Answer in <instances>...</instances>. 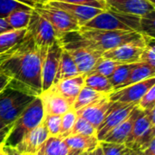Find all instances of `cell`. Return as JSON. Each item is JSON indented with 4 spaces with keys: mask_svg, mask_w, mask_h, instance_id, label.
<instances>
[{
    "mask_svg": "<svg viewBox=\"0 0 155 155\" xmlns=\"http://www.w3.org/2000/svg\"><path fill=\"white\" fill-rule=\"evenodd\" d=\"M47 50L38 49L28 33L10 50L0 54V73L10 79L7 86L37 97L42 93V63Z\"/></svg>",
    "mask_w": 155,
    "mask_h": 155,
    "instance_id": "1",
    "label": "cell"
},
{
    "mask_svg": "<svg viewBox=\"0 0 155 155\" xmlns=\"http://www.w3.org/2000/svg\"><path fill=\"white\" fill-rule=\"evenodd\" d=\"M44 119V109L39 96L35 97L13 123L4 146L15 147L21 139L38 126Z\"/></svg>",
    "mask_w": 155,
    "mask_h": 155,
    "instance_id": "2",
    "label": "cell"
},
{
    "mask_svg": "<svg viewBox=\"0 0 155 155\" xmlns=\"http://www.w3.org/2000/svg\"><path fill=\"white\" fill-rule=\"evenodd\" d=\"M140 18L141 16L106 8L87 22L83 27L87 29L123 30L140 33Z\"/></svg>",
    "mask_w": 155,
    "mask_h": 155,
    "instance_id": "3",
    "label": "cell"
},
{
    "mask_svg": "<svg viewBox=\"0 0 155 155\" xmlns=\"http://www.w3.org/2000/svg\"><path fill=\"white\" fill-rule=\"evenodd\" d=\"M33 9L50 23L58 38L66 33L79 31L80 29V25L74 17L48 3L37 2L33 6Z\"/></svg>",
    "mask_w": 155,
    "mask_h": 155,
    "instance_id": "4",
    "label": "cell"
},
{
    "mask_svg": "<svg viewBox=\"0 0 155 155\" xmlns=\"http://www.w3.org/2000/svg\"><path fill=\"white\" fill-rule=\"evenodd\" d=\"M153 139H155V125L151 124L143 112L135 121L133 130L124 144L129 149L143 152Z\"/></svg>",
    "mask_w": 155,
    "mask_h": 155,
    "instance_id": "5",
    "label": "cell"
},
{
    "mask_svg": "<svg viewBox=\"0 0 155 155\" xmlns=\"http://www.w3.org/2000/svg\"><path fill=\"white\" fill-rule=\"evenodd\" d=\"M27 31L31 35L35 46L41 50H47V48L58 39L57 35L50 23L34 9L31 13Z\"/></svg>",
    "mask_w": 155,
    "mask_h": 155,
    "instance_id": "6",
    "label": "cell"
},
{
    "mask_svg": "<svg viewBox=\"0 0 155 155\" xmlns=\"http://www.w3.org/2000/svg\"><path fill=\"white\" fill-rule=\"evenodd\" d=\"M137 104H138L136 103L123 104L113 102L103 123L96 129L97 139L101 142L109 132H111L114 128H115L119 124H121L129 116L131 112L135 106H137Z\"/></svg>",
    "mask_w": 155,
    "mask_h": 155,
    "instance_id": "7",
    "label": "cell"
},
{
    "mask_svg": "<svg viewBox=\"0 0 155 155\" xmlns=\"http://www.w3.org/2000/svg\"><path fill=\"white\" fill-rule=\"evenodd\" d=\"M61 45L63 48L70 54L81 74H87L90 73L98 59L102 57V54L84 45L67 42L61 43Z\"/></svg>",
    "mask_w": 155,
    "mask_h": 155,
    "instance_id": "8",
    "label": "cell"
},
{
    "mask_svg": "<svg viewBox=\"0 0 155 155\" xmlns=\"http://www.w3.org/2000/svg\"><path fill=\"white\" fill-rule=\"evenodd\" d=\"M63 49L58 39L47 48L42 63V92L48 90L54 83Z\"/></svg>",
    "mask_w": 155,
    "mask_h": 155,
    "instance_id": "9",
    "label": "cell"
},
{
    "mask_svg": "<svg viewBox=\"0 0 155 155\" xmlns=\"http://www.w3.org/2000/svg\"><path fill=\"white\" fill-rule=\"evenodd\" d=\"M154 85L155 77H151L149 79L125 86L124 88L114 90L109 94V99L112 102H118L123 104H138L144 94Z\"/></svg>",
    "mask_w": 155,
    "mask_h": 155,
    "instance_id": "10",
    "label": "cell"
},
{
    "mask_svg": "<svg viewBox=\"0 0 155 155\" xmlns=\"http://www.w3.org/2000/svg\"><path fill=\"white\" fill-rule=\"evenodd\" d=\"M49 137L48 131L46 129L44 119L42 123L36 126L32 131L28 132L21 141L15 145V148L18 152L25 154L35 155L42 144Z\"/></svg>",
    "mask_w": 155,
    "mask_h": 155,
    "instance_id": "11",
    "label": "cell"
},
{
    "mask_svg": "<svg viewBox=\"0 0 155 155\" xmlns=\"http://www.w3.org/2000/svg\"><path fill=\"white\" fill-rule=\"evenodd\" d=\"M144 45L145 44H125L104 52L102 56L121 64L139 63Z\"/></svg>",
    "mask_w": 155,
    "mask_h": 155,
    "instance_id": "12",
    "label": "cell"
},
{
    "mask_svg": "<svg viewBox=\"0 0 155 155\" xmlns=\"http://www.w3.org/2000/svg\"><path fill=\"white\" fill-rule=\"evenodd\" d=\"M46 3L59 9H62L67 14H69L72 17H74L77 21L78 25H80V28L83 27L87 22L93 19L94 16H96L97 15H99L101 12L104 11L103 9H99V8H95L92 6L64 3V2H59L55 0H51Z\"/></svg>",
    "mask_w": 155,
    "mask_h": 155,
    "instance_id": "13",
    "label": "cell"
},
{
    "mask_svg": "<svg viewBox=\"0 0 155 155\" xmlns=\"http://www.w3.org/2000/svg\"><path fill=\"white\" fill-rule=\"evenodd\" d=\"M107 8L124 13L143 16L155 10V5L147 0H104Z\"/></svg>",
    "mask_w": 155,
    "mask_h": 155,
    "instance_id": "14",
    "label": "cell"
},
{
    "mask_svg": "<svg viewBox=\"0 0 155 155\" xmlns=\"http://www.w3.org/2000/svg\"><path fill=\"white\" fill-rule=\"evenodd\" d=\"M112 103L113 102L109 99L108 94L104 98L76 111L75 114L77 116L83 117L84 119L88 121L97 129L106 116Z\"/></svg>",
    "mask_w": 155,
    "mask_h": 155,
    "instance_id": "15",
    "label": "cell"
},
{
    "mask_svg": "<svg viewBox=\"0 0 155 155\" xmlns=\"http://www.w3.org/2000/svg\"><path fill=\"white\" fill-rule=\"evenodd\" d=\"M143 114V111L137 105L131 112L129 116L124 120L121 124H119L115 128H114L111 132H109L102 140L106 143H114L124 144L129 134H131L133 127L134 125L135 121Z\"/></svg>",
    "mask_w": 155,
    "mask_h": 155,
    "instance_id": "16",
    "label": "cell"
},
{
    "mask_svg": "<svg viewBox=\"0 0 155 155\" xmlns=\"http://www.w3.org/2000/svg\"><path fill=\"white\" fill-rule=\"evenodd\" d=\"M84 79L85 74H80L72 78L64 79L54 84L49 89L64 98L72 106L80 91L84 86Z\"/></svg>",
    "mask_w": 155,
    "mask_h": 155,
    "instance_id": "17",
    "label": "cell"
},
{
    "mask_svg": "<svg viewBox=\"0 0 155 155\" xmlns=\"http://www.w3.org/2000/svg\"><path fill=\"white\" fill-rule=\"evenodd\" d=\"M39 98L41 99L44 115H60L62 116L66 112L72 109L71 104L59 94L52 92L50 89L44 91L40 94Z\"/></svg>",
    "mask_w": 155,
    "mask_h": 155,
    "instance_id": "18",
    "label": "cell"
},
{
    "mask_svg": "<svg viewBox=\"0 0 155 155\" xmlns=\"http://www.w3.org/2000/svg\"><path fill=\"white\" fill-rule=\"evenodd\" d=\"M65 143L71 151L79 155H85L94 152L100 143L96 136L70 135L64 139Z\"/></svg>",
    "mask_w": 155,
    "mask_h": 155,
    "instance_id": "19",
    "label": "cell"
},
{
    "mask_svg": "<svg viewBox=\"0 0 155 155\" xmlns=\"http://www.w3.org/2000/svg\"><path fill=\"white\" fill-rule=\"evenodd\" d=\"M80 74H81L79 73L78 69L76 67V64L74 62L70 54L65 49H63L59 65H58L57 72H56L53 84L61 80L72 78V77H74V76H77Z\"/></svg>",
    "mask_w": 155,
    "mask_h": 155,
    "instance_id": "20",
    "label": "cell"
},
{
    "mask_svg": "<svg viewBox=\"0 0 155 155\" xmlns=\"http://www.w3.org/2000/svg\"><path fill=\"white\" fill-rule=\"evenodd\" d=\"M70 148L64 142V139L49 136L42 144L35 155H68Z\"/></svg>",
    "mask_w": 155,
    "mask_h": 155,
    "instance_id": "21",
    "label": "cell"
},
{
    "mask_svg": "<svg viewBox=\"0 0 155 155\" xmlns=\"http://www.w3.org/2000/svg\"><path fill=\"white\" fill-rule=\"evenodd\" d=\"M151 77H155V68L150 66L145 63H142V62L136 63L134 68L132 69V71L130 72V74L126 79V81L118 89L142 82Z\"/></svg>",
    "mask_w": 155,
    "mask_h": 155,
    "instance_id": "22",
    "label": "cell"
},
{
    "mask_svg": "<svg viewBox=\"0 0 155 155\" xmlns=\"http://www.w3.org/2000/svg\"><path fill=\"white\" fill-rule=\"evenodd\" d=\"M30 97L34 96L25 94L15 89L6 86L2 92H0V115L9 110L12 106Z\"/></svg>",
    "mask_w": 155,
    "mask_h": 155,
    "instance_id": "23",
    "label": "cell"
},
{
    "mask_svg": "<svg viewBox=\"0 0 155 155\" xmlns=\"http://www.w3.org/2000/svg\"><path fill=\"white\" fill-rule=\"evenodd\" d=\"M106 95H108V94L97 92V91L84 85L82 88V90L80 91L79 94L77 95L74 103L73 104L72 110L76 112V111H78V110H80V109H82V108L104 98Z\"/></svg>",
    "mask_w": 155,
    "mask_h": 155,
    "instance_id": "24",
    "label": "cell"
},
{
    "mask_svg": "<svg viewBox=\"0 0 155 155\" xmlns=\"http://www.w3.org/2000/svg\"><path fill=\"white\" fill-rule=\"evenodd\" d=\"M27 33L25 29H11L0 34V54L5 53L18 44Z\"/></svg>",
    "mask_w": 155,
    "mask_h": 155,
    "instance_id": "25",
    "label": "cell"
},
{
    "mask_svg": "<svg viewBox=\"0 0 155 155\" xmlns=\"http://www.w3.org/2000/svg\"><path fill=\"white\" fill-rule=\"evenodd\" d=\"M84 85L105 94H110L114 91V87L111 84L109 79L98 74H85Z\"/></svg>",
    "mask_w": 155,
    "mask_h": 155,
    "instance_id": "26",
    "label": "cell"
},
{
    "mask_svg": "<svg viewBox=\"0 0 155 155\" xmlns=\"http://www.w3.org/2000/svg\"><path fill=\"white\" fill-rule=\"evenodd\" d=\"M33 9H20L12 12L5 20L11 29H25L27 28Z\"/></svg>",
    "mask_w": 155,
    "mask_h": 155,
    "instance_id": "27",
    "label": "cell"
},
{
    "mask_svg": "<svg viewBox=\"0 0 155 155\" xmlns=\"http://www.w3.org/2000/svg\"><path fill=\"white\" fill-rule=\"evenodd\" d=\"M136 63L134 64H122L116 67L111 76L108 78L111 84L114 87V90L118 89L128 78L130 72L134 68Z\"/></svg>",
    "mask_w": 155,
    "mask_h": 155,
    "instance_id": "28",
    "label": "cell"
},
{
    "mask_svg": "<svg viewBox=\"0 0 155 155\" xmlns=\"http://www.w3.org/2000/svg\"><path fill=\"white\" fill-rule=\"evenodd\" d=\"M35 97H30L25 101H22L15 105L12 106L9 110L5 112L0 115V121H2L5 125H8L12 123H14L23 113V111L26 108V106L35 99Z\"/></svg>",
    "mask_w": 155,
    "mask_h": 155,
    "instance_id": "29",
    "label": "cell"
},
{
    "mask_svg": "<svg viewBox=\"0 0 155 155\" xmlns=\"http://www.w3.org/2000/svg\"><path fill=\"white\" fill-rule=\"evenodd\" d=\"M120 64H122L102 56L98 59L93 70L88 74H98L109 78L111 74L114 73V71L116 69V67Z\"/></svg>",
    "mask_w": 155,
    "mask_h": 155,
    "instance_id": "30",
    "label": "cell"
},
{
    "mask_svg": "<svg viewBox=\"0 0 155 155\" xmlns=\"http://www.w3.org/2000/svg\"><path fill=\"white\" fill-rule=\"evenodd\" d=\"M70 135L96 136V128L83 117L77 116Z\"/></svg>",
    "mask_w": 155,
    "mask_h": 155,
    "instance_id": "31",
    "label": "cell"
},
{
    "mask_svg": "<svg viewBox=\"0 0 155 155\" xmlns=\"http://www.w3.org/2000/svg\"><path fill=\"white\" fill-rule=\"evenodd\" d=\"M76 118L77 115L75 112L72 109L61 116V127H60V134L58 135L59 138L65 139L71 134Z\"/></svg>",
    "mask_w": 155,
    "mask_h": 155,
    "instance_id": "32",
    "label": "cell"
},
{
    "mask_svg": "<svg viewBox=\"0 0 155 155\" xmlns=\"http://www.w3.org/2000/svg\"><path fill=\"white\" fill-rule=\"evenodd\" d=\"M145 40V45L143 49L140 62L145 63L150 66L155 68V38L143 35Z\"/></svg>",
    "mask_w": 155,
    "mask_h": 155,
    "instance_id": "33",
    "label": "cell"
},
{
    "mask_svg": "<svg viewBox=\"0 0 155 155\" xmlns=\"http://www.w3.org/2000/svg\"><path fill=\"white\" fill-rule=\"evenodd\" d=\"M20 9H33L32 6L17 0H0V18H5L12 12Z\"/></svg>",
    "mask_w": 155,
    "mask_h": 155,
    "instance_id": "34",
    "label": "cell"
},
{
    "mask_svg": "<svg viewBox=\"0 0 155 155\" xmlns=\"http://www.w3.org/2000/svg\"><path fill=\"white\" fill-rule=\"evenodd\" d=\"M140 33L143 35L155 38V10L141 16Z\"/></svg>",
    "mask_w": 155,
    "mask_h": 155,
    "instance_id": "35",
    "label": "cell"
},
{
    "mask_svg": "<svg viewBox=\"0 0 155 155\" xmlns=\"http://www.w3.org/2000/svg\"><path fill=\"white\" fill-rule=\"evenodd\" d=\"M44 122L48 131L49 136L58 137L61 127V116L60 115H44Z\"/></svg>",
    "mask_w": 155,
    "mask_h": 155,
    "instance_id": "36",
    "label": "cell"
},
{
    "mask_svg": "<svg viewBox=\"0 0 155 155\" xmlns=\"http://www.w3.org/2000/svg\"><path fill=\"white\" fill-rule=\"evenodd\" d=\"M104 155H124L127 147L124 144L106 143L101 141L99 143Z\"/></svg>",
    "mask_w": 155,
    "mask_h": 155,
    "instance_id": "37",
    "label": "cell"
},
{
    "mask_svg": "<svg viewBox=\"0 0 155 155\" xmlns=\"http://www.w3.org/2000/svg\"><path fill=\"white\" fill-rule=\"evenodd\" d=\"M137 105L143 111H148L155 108V85L144 94Z\"/></svg>",
    "mask_w": 155,
    "mask_h": 155,
    "instance_id": "38",
    "label": "cell"
},
{
    "mask_svg": "<svg viewBox=\"0 0 155 155\" xmlns=\"http://www.w3.org/2000/svg\"><path fill=\"white\" fill-rule=\"evenodd\" d=\"M55 1L74 4V5H85V6H92V7L103 9V10H105L107 8L106 5L104 3L100 2L98 0H55Z\"/></svg>",
    "mask_w": 155,
    "mask_h": 155,
    "instance_id": "39",
    "label": "cell"
},
{
    "mask_svg": "<svg viewBox=\"0 0 155 155\" xmlns=\"http://www.w3.org/2000/svg\"><path fill=\"white\" fill-rule=\"evenodd\" d=\"M12 125H13V123L8 124V125H6V126H5L3 129L0 130V147L5 145V142L6 137H7V135H8L10 130H11Z\"/></svg>",
    "mask_w": 155,
    "mask_h": 155,
    "instance_id": "40",
    "label": "cell"
},
{
    "mask_svg": "<svg viewBox=\"0 0 155 155\" xmlns=\"http://www.w3.org/2000/svg\"><path fill=\"white\" fill-rule=\"evenodd\" d=\"M3 150L5 151V153L6 155H29L22 153L20 152H18L16 150L15 147H9V146H3Z\"/></svg>",
    "mask_w": 155,
    "mask_h": 155,
    "instance_id": "41",
    "label": "cell"
},
{
    "mask_svg": "<svg viewBox=\"0 0 155 155\" xmlns=\"http://www.w3.org/2000/svg\"><path fill=\"white\" fill-rule=\"evenodd\" d=\"M9 82H10V79L5 74H3L2 73H0V92H2L8 85Z\"/></svg>",
    "mask_w": 155,
    "mask_h": 155,
    "instance_id": "42",
    "label": "cell"
},
{
    "mask_svg": "<svg viewBox=\"0 0 155 155\" xmlns=\"http://www.w3.org/2000/svg\"><path fill=\"white\" fill-rule=\"evenodd\" d=\"M143 153L144 155H155V139H153L149 146L143 152Z\"/></svg>",
    "mask_w": 155,
    "mask_h": 155,
    "instance_id": "43",
    "label": "cell"
},
{
    "mask_svg": "<svg viewBox=\"0 0 155 155\" xmlns=\"http://www.w3.org/2000/svg\"><path fill=\"white\" fill-rule=\"evenodd\" d=\"M8 30H11V27L8 25V24L4 18H0V34Z\"/></svg>",
    "mask_w": 155,
    "mask_h": 155,
    "instance_id": "44",
    "label": "cell"
},
{
    "mask_svg": "<svg viewBox=\"0 0 155 155\" xmlns=\"http://www.w3.org/2000/svg\"><path fill=\"white\" fill-rule=\"evenodd\" d=\"M140 153L141 152H139V151H134V150H132V149L127 148V150H126L124 155H139Z\"/></svg>",
    "mask_w": 155,
    "mask_h": 155,
    "instance_id": "45",
    "label": "cell"
},
{
    "mask_svg": "<svg viewBox=\"0 0 155 155\" xmlns=\"http://www.w3.org/2000/svg\"><path fill=\"white\" fill-rule=\"evenodd\" d=\"M94 155H104L103 153V151H102V149H101V147H100V145L94 150Z\"/></svg>",
    "mask_w": 155,
    "mask_h": 155,
    "instance_id": "46",
    "label": "cell"
},
{
    "mask_svg": "<svg viewBox=\"0 0 155 155\" xmlns=\"http://www.w3.org/2000/svg\"><path fill=\"white\" fill-rule=\"evenodd\" d=\"M5 126H6V125H5V124L2 122V121H0V130H1V129H3Z\"/></svg>",
    "mask_w": 155,
    "mask_h": 155,
    "instance_id": "47",
    "label": "cell"
},
{
    "mask_svg": "<svg viewBox=\"0 0 155 155\" xmlns=\"http://www.w3.org/2000/svg\"><path fill=\"white\" fill-rule=\"evenodd\" d=\"M149 3H151V4H153V5H155V0H147Z\"/></svg>",
    "mask_w": 155,
    "mask_h": 155,
    "instance_id": "48",
    "label": "cell"
},
{
    "mask_svg": "<svg viewBox=\"0 0 155 155\" xmlns=\"http://www.w3.org/2000/svg\"><path fill=\"white\" fill-rule=\"evenodd\" d=\"M48 1H50V0H38V2H40V3H46Z\"/></svg>",
    "mask_w": 155,
    "mask_h": 155,
    "instance_id": "49",
    "label": "cell"
},
{
    "mask_svg": "<svg viewBox=\"0 0 155 155\" xmlns=\"http://www.w3.org/2000/svg\"><path fill=\"white\" fill-rule=\"evenodd\" d=\"M2 153H3V146L0 147V155H2Z\"/></svg>",
    "mask_w": 155,
    "mask_h": 155,
    "instance_id": "50",
    "label": "cell"
},
{
    "mask_svg": "<svg viewBox=\"0 0 155 155\" xmlns=\"http://www.w3.org/2000/svg\"><path fill=\"white\" fill-rule=\"evenodd\" d=\"M86 155H94V152H92V153H87Z\"/></svg>",
    "mask_w": 155,
    "mask_h": 155,
    "instance_id": "51",
    "label": "cell"
},
{
    "mask_svg": "<svg viewBox=\"0 0 155 155\" xmlns=\"http://www.w3.org/2000/svg\"><path fill=\"white\" fill-rule=\"evenodd\" d=\"M2 155H6V153H5V151H4V150H3V153H2Z\"/></svg>",
    "mask_w": 155,
    "mask_h": 155,
    "instance_id": "52",
    "label": "cell"
},
{
    "mask_svg": "<svg viewBox=\"0 0 155 155\" xmlns=\"http://www.w3.org/2000/svg\"><path fill=\"white\" fill-rule=\"evenodd\" d=\"M139 155H144V154L143 153V152H141V153H140V154H139Z\"/></svg>",
    "mask_w": 155,
    "mask_h": 155,
    "instance_id": "53",
    "label": "cell"
}]
</instances>
